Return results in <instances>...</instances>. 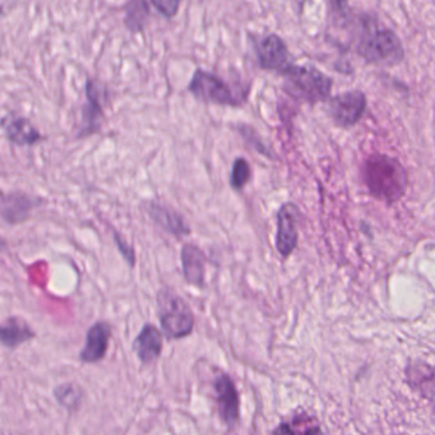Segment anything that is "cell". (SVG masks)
Here are the masks:
<instances>
[{
  "label": "cell",
  "mask_w": 435,
  "mask_h": 435,
  "mask_svg": "<svg viewBox=\"0 0 435 435\" xmlns=\"http://www.w3.org/2000/svg\"><path fill=\"white\" fill-rule=\"evenodd\" d=\"M157 300L161 327L167 339H179L189 336L194 327V317L186 301L167 288L161 290Z\"/></svg>",
  "instance_id": "obj_5"
},
{
  "label": "cell",
  "mask_w": 435,
  "mask_h": 435,
  "mask_svg": "<svg viewBox=\"0 0 435 435\" xmlns=\"http://www.w3.org/2000/svg\"><path fill=\"white\" fill-rule=\"evenodd\" d=\"M151 6L157 9L159 13L162 14L166 18H173L174 16L178 13L180 3L176 0H154L151 1Z\"/></svg>",
  "instance_id": "obj_22"
},
{
  "label": "cell",
  "mask_w": 435,
  "mask_h": 435,
  "mask_svg": "<svg viewBox=\"0 0 435 435\" xmlns=\"http://www.w3.org/2000/svg\"><path fill=\"white\" fill-rule=\"evenodd\" d=\"M356 54L369 64H400L405 58V49L400 38L390 28H374L358 40Z\"/></svg>",
  "instance_id": "obj_3"
},
{
  "label": "cell",
  "mask_w": 435,
  "mask_h": 435,
  "mask_svg": "<svg viewBox=\"0 0 435 435\" xmlns=\"http://www.w3.org/2000/svg\"><path fill=\"white\" fill-rule=\"evenodd\" d=\"M40 202V199L33 198L26 193H11L1 197L0 216L9 224H21L31 216V212Z\"/></svg>",
  "instance_id": "obj_11"
},
{
  "label": "cell",
  "mask_w": 435,
  "mask_h": 435,
  "mask_svg": "<svg viewBox=\"0 0 435 435\" xmlns=\"http://www.w3.org/2000/svg\"><path fill=\"white\" fill-rule=\"evenodd\" d=\"M361 178L371 197L393 205L407 191L409 176L402 164L388 154H374L364 161Z\"/></svg>",
  "instance_id": "obj_1"
},
{
  "label": "cell",
  "mask_w": 435,
  "mask_h": 435,
  "mask_svg": "<svg viewBox=\"0 0 435 435\" xmlns=\"http://www.w3.org/2000/svg\"><path fill=\"white\" fill-rule=\"evenodd\" d=\"M239 132L240 135H243L245 138V141L249 142L250 146H253L254 149H256L259 154L263 156H267L269 159H272V154L269 148L266 147V145L263 143L262 140L259 138V135H256V130L253 128H250L248 125H240L239 127Z\"/></svg>",
  "instance_id": "obj_21"
},
{
  "label": "cell",
  "mask_w": 435,
  "mask_h": 435,
  "mask_svg": "<svg viewBox=\"0 0 435 435\" xmlns=\"http://www.w3.org/2000/svg\"><path fill=\"white\" fill-rule=\"evenodd\" d=\"M300 218V210L293 202L283 203L277 211L276 248L283 259L291 256L298 247Z\"/></svg>",
  "instance_id": "obj_7"
},
{
  "label": "cell",
  "mask_w": 435,
  "mask_h": 435,
  "mask_svg": "<svg viewBox=\"0 0 435 435\" xmlns=\"http://www.w3.org/2000/svg\"><path fill=\"white\" fill-rule=\"evenodd\" d=\"M273 435H295V433L288 424L283 422L278 428L276 429Z\"/></svg>",
  "instance_id": "obj_24"
},
{
  "label": "cell",
  "mask_w": 435,
  "mask_h": 435,
  "mask_svg": "<svg viewBox=\"0 0 435 435\" xmlns=\"http://www.w3.org/2000/svg\"><path fill=\"white\" fill-rule=\"evenodd\" d=\"M111 336V327L106 322H98L91 327L86 337V345L81 352V360L84 363H97L105 356L109 339Z\"/></svg>",
  "instance_id": "obj_15"
},
{
  "label": "cell",
  "mask_w": 435,
  "mask_h": 435,
  "mask_svg": "<svg viewBox=\"0 0 435 435\" xmlns=\"http://www.w3.org/2000/svg\"><path fill=\"white\" fill-rule=\"evenodd\" d=\"M215 392L220 415L227 425L234 426L239 422V395L229 375L218 374L215 379Z\"/></svg>",
  "instance_id": "obj_10"
},
{
  "label": "cell",
  "mask_w": 435,
  "mask_h": 435,
  "mask_svg": "<svg viewBox=\"0 0 435 435\" xmlns=\"http://www.w3.org/2000/svg\"><path fill=\"white\" fill-rule=\"evenodd\" d=\"M146 1H130L125 6V25L133 33L141 31L146 25L149 9Z\"/></svg>",
  "instance_id": "obj_18"
},
{
  "label": "cell",
  "mask_w": 435,
  "mask_h": 435,
  "mask_svg": "<svg viewBox=\"0 0 435 435\" xmlns=\"http://www.w3.org/2000/svg\"><path fill=\"white\" fill-rule=\"evenodd\" d=\"M0 125L6 132L8 140L17 146H33L43 138L39 130L33 127V123L14 113L4 116Z\"/></svg>",
  "instance_id": "obj_12"
},
{
  "label": "cell",
  "mask_w": 435,
  "mask_h": 435,
  "mask_svg": "<svg viewBox=\"0 0 435 435\" xmlns=\"http://www.w3.org/2000/svg\"><path fill=\"white\" fill-rule=\"evenodd\" d=\"M288 95L305 103H317L331 97L333 79L314 65L290 64L280 72Z\"/></svg>",
  "instance_id": "obj_2"
},
{
  "label": "cell",
  "mask_w": 435,
  "mask_h": 435,
  "mask_svg": "<svg viewBox=\"0 0 435 435\" xmlns=\"http://www.w3.org/2000/svg\"><path fill=\"white\" fill-rule=\"evenodd\" d=\"M366 106L368 100L363 91H347L328 98L327 114L336 127L351 128L361 120Z\"/></svg>",
  "instance_id": "obj_6"
},
{
  "label": "cell",
  "mask_w": 435,
  "mask_h": 435,
  "mask_svg": "<svg viewBox=\"0 0 435 435\" xmlns=\"http://www.w3.org/2000/svg\"><path fill=\"white\" fill-rule=\"evenodd\" d=\"M105 89L96 81H89L86 84V98L87 103L84 106L82 128L79 129L78 137L96 133L101 128L103 119V103H105Z\"/></svg>",
  "instance_id": "obj_9"
},
{
  "label": "cell",
  "mask_w": 435,
  "mask_h": 435,
  "mask_svg": "<svg viewBox=\"0 0 435 435\" xmlns=\"http://www.w3.org/2000/svg\"><path fill=\"white\" fill-rule=\"evenodd\" d=\"M7 248V242L0 237V250L6 249Z\"/></svg>",
  "instance_id": "obj_26"
},
{
  "label": "cell",
  "mask_w": 435,
  "mask_h": 435,
  "mask_svg": "<svg viewBox=\"0 0 435 435\" xmlns=\"http://www.w3.org/2000/svg\"><path fill=\"white\" fill-rule=\"evenodd\" d=\"M146 210H147L148 216L152 218L161 229L171 234L173 237L180 239V237H188L191 234V229L183 216L166 205H160L156 202H149L146 205Z\"/></svg>",
  "instance_id": "obj_13"
},
{
  "label": "cell",
  "mask_w": 435,
  "mask_h": 435,
  "mask_svg": "<svg viewBox=\"0 0 435 435\" xmlns=\"http://www.w3.org/2000/svg\"><path fill=\"white\" fill-rule=\"evenodd\" d=\"M0 197H3V192L1 191H0Z\"/></svg>",
  "instance_id": "obj_27"
},
{
  "label": "cell",
  "mask_w": 435,
  "mask_h": 435,
  "mask_svg": "<svg viewBox=\"0 0 435 435\" xmlns=\"http://www.w3.org/2000/svg\"><path fill=\"white\" fill-rule=\"evenodd\" d=\"M181 264L186 282L197 288L205 286V253L194 244H186L181 248Z\"/></svg>",
  "instance_id": "obj_14"
},
{
  "label": "cell",
  "mask_w": 435,
  "mask_h": 435,
  "mask_svg": "<svg viewBox=\"0 0 435 435\" xmlns=\"http://www.w3.org/2000/svg\"><path fill=\"white\" fill-rule=\"evenodd\" d=\"M115 242L118 244V247H119V249L122 252L123 256H125V259L128 261L129 264L130 266H133L135 264V252L132 248H129L128 245L125 243H123L122 239L120 237L115 234Z\"/></svg>",
  "instance_id": "obj_23"
},
{
  "label": "cell",
  "mask_w": 435,
  "mask_h": 435,
  "mask_svg": "<svg viewBox=\"0 0 435 435\" xmlns=\"http://www.w3.org/2000/svg\"><path fill=\"white\" fill-rule=\"evenodd\" d=\"M133 349L142 363L149 364L154 361L160 356L162 350V337L159 329L151 324L143 327L141 333L135 339Z\"/></svg>",
  "instance_id": "obj_16"
},
{
  "label": "cell",
  "mask_w": 435,
  "mask_h": 435,
  "mask_svg": "<svg viewBox=\"0 0 435 435\" xmlns=\"http://www.w3.org/2000/svg\"><path fill=\"white\" fill-rule=\"evenodd\" d=\"M304 435H324V434H323V431H322V430H320V428H317V426H315V428L307 429V431L304 433Z\"/></svg>",
  "instance_id": "obj_25"
},
{
  "label": "cell",
  "mask_w": 435,
  "mask_h": 435,
  "mask_svg": "<svg viewBox=\"0 0 435 435\" xmlns=\"http://www.w3.org/2000/svg\"><path fill=\"white\" fill-rule=\"evenodd\" d=\"M55 396L62 405H64L69 409H73L76 405L79 403L81 392L77 390L76 385L65 384V385H60L55 390Z\"/></svg>",
  "instance_id": "obj_20"
},
{
  "label": "cell",
  "mask_w": 435,
  "mask_h": 435,
  "mask_svg": "<svg viewBox=\"0 0 435 435\" xmlns=\"http://www.w3.org/2000/svg\"><path fill=\"white\" fill-rule=\"evenodd\" d=\"M188 90L199 101L222 106H242L247 100V91L235 90L229 82L205 69H196Z\"/></svg>",
  "instance_id": "obj_4"
},
{
  "label": "cell",
  "mask_w": 435,
  "mask_h": 435,
  "mask_svg": "<svg viewBox=\"0 0 435 435\" xmlns=\"http://www.w3.org/2000/svg\"><path fill=\"white\" fill-rule=\"evenodd\" d=\"M250 176H252V169L249 162L244 157H237L231 169L230 186L235 191H240L249 183Z\"/></svg>",
  "instance_id": "obj_19"
},
{
  "label": "cell",
  "mask_w": 435,
  "mask_h": 435,
  "mask_svg": "<svg viewBox=\"0 0 435 435\" xmlns=\"http://www.w3.org/2000/svg\"><path fill=\"white\" fill-rule=\"evenodd\" d=\"M256 54L258 64L264 71H283L290 63V52L283 40L276 35H264L256 43Z\"/></svg>",
  "instance_id": "obj_8"
},
{
  "label": "cell",
  "mask_w": 435,
  "mask_h": 435,
  "mask_svg": "<svg viewBox=\"0 0 435 435\" xmlns=\"http://www.w3.org/2000/svg\"><path fill=\"white\" fill-rule=\"evenodd\" d=\"M33 331L22 318H9L0 324V342L7 347H16L33 339Z\"/></svg>",
  "instance_id": "obj_17"
}]
</instances>
